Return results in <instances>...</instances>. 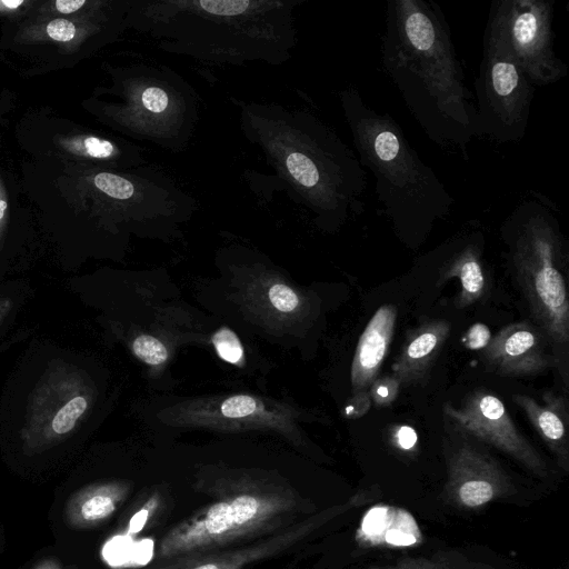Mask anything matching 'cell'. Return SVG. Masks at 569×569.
Wrapping results in <instances>:
<instances>
[{"instance_id":"f1b7e54d","label":"cell","mask_w":569,"mask_h":569,"mask_svg":"<svg viewBox=\"0 0 569 569\" xmlns=\"http://www.w3.org/2000/svg\"><path fill=\"white\" fill-rule=\"evenodd\" d=\"M387 516V510L385 508H375L369 511L365 521H363V530L368 533L376 532L381 529Z\"/></svg>"},{"instance_id":"8fae6325","label":"cell","mask_w":569,"mask_h":569,"mask_svg":"<svg viewBox=\"0 0 569 569\" xmlns=\"http://www.w3.org/2000/svg\"><path fill=\"white\" fill-rule=\"evenodd\" d=\"M397 320L393 305L381 306L361 333L351 365V386L355 392H366L385 361L391 345Z\"/></svg>"},{"instance_id":"30bf717a","label":"cell","mask_w":569,"mask_h":569,"mask_svg":"<svg viewBox=\"0 0 569 569\" xmlns=\"http://www.w3.org/2000/svg\"><path fill=\"white\" fill-rule=\"evenodd\" d=\"M445 413L469 433L502 449L527 455V442L519 433L503 402L493 393L476 390L460 407L443 405Z\"/></svg>"},{"instance_id":"2e32d148","label":"cell","mask_w":569,"mask_h":569,"mask_svg":"<svg viewBox=\"0 0 569 569\" xmlns=\"http://www.w3.org/2000/svg\"><path fill=\"white\" fill-rule=\"evenodd\" d=\"M512 401L526 413L538 433L551 446L561 447L567 439L568 408L565 396L552 391L543 395V405L533 398L516 393Z\"/></svg>"},{"instance_id":"7a4b0ae2","label":"cell","mask_w":569,"mask_h":569,"mask_svg":"<svg viewBox=\"0 0 569 569\" xmlns=\"http://www.w3.org/2000/svg\"><path fill=\"white\" fill-rule=\"evenodd\" d=\"M232 101L246 139L261 150L281 187L318 224L337 228L362 213L366 169L331 128L306 111Z\"/></svg>"},{"instance_id":"9a60e30c","label":"cell","mask_w":569,"mask_h":569,"mask_svg":"<svg viewBox=\"0 0 569 569\" xmlns=\"http://www.w3.org/2000/svg\"><path fill=\"white\" fill-rule=\"evenodd\" d=\"M122 497V489L114 483L82 488L66 503V520L72 528H90L110 517Z\"/></svg>"},{"instance_id":"d590c367","label":"cell","mask_w":569,"mask_h":569,"mask_svg":"<svg viewBox=\"0 0 569 569\" xmlns=\"http://www.w3.org/2000/svg\"><path fill=\"white\" fill-rule=\"evenodd\" d=\"M194 569H220V568L214 563H204Z\"/></svg>"},{"instance_id":"6da1fadb","label":"cell","mask_w":569,"mask_h":569,"mask_svg":"<svg viewBox=\"0 0 569 569\" xmlns=\"http://www.w3.org/2000/svg\"><path fill=\"white\" fill-rule=\"evenodd\" d=\"M381 66L428 138L466 153L479 137L477 110L437 3L387 2Z\"/></svg>"},{"instance_id":"d6986e66","label":"cell","mask_w":569,"mask_h":569,"mask_svg":"<svg viewBox=\"0 0 569 569\" xmlns=\"http://www.w3.org/2000/svg\"><path fill=\"white\" fill-rule=\"evenodd\" d=\"M132 351L140 360L151 366L161 365L168 359L166 346L149 335L138 336L132 342Z\"/></svg>"},{"instance_id":"7402d4cb","label":"cell","mask_w":569,"mask_h":569,"mask_svg":"<svg viewBox=\"0 0 569 569\" xmlns=\"http://www.w3.org/2000/svg\"><path fill=\"white\" fill-rule=\"evenodd\" d=\"M460 498L469 507H476L490 500L492 487L485 480H469L460 488Z\"/></svg>"},{"instance_id":"ba28073f","label":"cell","mask_w":569,"mask_h":569,"mask_svg":"<svg viewBox=\"0 0 569 569\" xmlns=\"http://www.w3.org/2000/svg\"><path fill=\"white\" fill-rule=\"evenodd\" d=\"M553 1L495 0L486 30L498 38L535 87L556 83L568 66L553 49Z\"/></svg>"},{"instance_id":"836d02e7","label":"cell","mask_w":569,"mask_h":569,"mask_svg":"<svg viewBox=\"0 0 569 569\" xmlns=\"http://www.w3.org/2000/svg\"><path fill=\"white\" fill-rule=\"evenodd\" d=\"M33 569H63L60 562L54 558H46L38 562Z\"/></svg>"},{"instance_id":"f546056e","label":"cell","mask_w":569,"mask_h":569,"mask_svg":"<svg viewBox=\"0 0 569 569\" xmlns=\"http://www.w3.org/2000/svg\"><path fill=\"white\" fill-rule=\"evenodd\" d=\"M395 437L398 446L405 450L413 448L418 440L416 430L410 426H399L396 430Z\"/></svg>"},{"instance_id":"277c9868","label":"cell","mask_w":569,"mask_h":569,"mask_svg":"<svg viewBox=\"0 0 569 569\" xmlns=\"http://www.w3.org/2000/svg\"><path fill=\"white\" fill-rule=\"evenodd\" d=\"M345 119L361 166L376 179V194L395 227L421 233L446 216L455 199L427 166L401 127L369 106L355 87L339 92Z\"/></svg>"},{"instance_id":"7c38bea8","label":"cell","mask_w":569,"mask_h":569,"mask_svg":"<svg viewBox=\"0 0 569 569\" xmlns=\"http://www.w3.org/2000/svg\"><path fill=\"white\" fill-rule=\"evenodd\" d=\"M262 500L250 495H241L231 501L213 505L204 518L190 527L178 546H194L216 539L229 531L251 525L266 511Z\"/></svg>"},{"instance_id":"3957f363","label":"cell","mask_w":569,"mask_h":569,"mask_svg":"<svg viewBox=\"0 0 569 569\" xmlns=\"http://www.w3.org/2000/svg\"><path fill=\"white\" fill-rule=\"evenodd\" d=\"M300 0H142L132 26L171 53L206 63L287 62L297 43Z\"/></svg>"},{"instance_id":"603a6c76","label":"cell","mask_w":569,"mask_h":569,"mask_svg":"<svg viewBox=\"0 0 569 569\" xmlns=\"http://www.w3.org/2000/svg\"><path fill=\"white\" fill-rule=\"evenodd\" d=\"M400 383L393 377L377 378L370 386V396L376 406H389L400 391Z\"/></svg>"},{"instance_id":"5b68a950","label":"cell","mask_w":569,"mask_h":569,"mask_svg":"<svg viewBox=\"0 0 569 569\" xmlns=\"http://www.w3.org/2000/svg\"><path fill=\"white\" fill-rule=\"evenodd\" d=\"M542 196L519 202L503 226L518 282L548 342L566 353L569 302L563 274L566 250L558 219Z\"/></svg>"},{"instance_id":"8d00e7d4","label":"cell","mask_w":569,"mask_h":569,"mask_svg":"<svg viewBox=\"0 0 569 569\" xmlns=\"http://www.w3.org/2000/svg\"><path fill=\"white\" fill-rule=\"evenodd\" d=\"M6 208H7L6 201L0 200V219L3 217Z\"/></svg>"},{"instance_id":"44dd1931","label":"cell","mask_w":569,"mask_h":569,"mask_svg":"<svg viewBox=\"0 0 569 569\" xmlns=\"http://www.w3.org/2000/svg\"><path fill=\"white\" fill-rule=\"evenodd\" d=\"M269 301L280 312H292L300 306L299 295L289 286L277 282L268 291Z\"/></svg>"},{"instance_id":"4316f807","label":"cell","mask_w":569,"mask_h":569,"mask_svg":"<svg viewBox=\"0 0 569 569\" xmlns=\"http://www.w3.org/2000/svg\"><path fill=\"white\" fill-rule=\"evenodd\" d=\"M111 546L110 550H112V552L110 559L114 563H122L127 560H131L133 543L130 539L118 537L111 542Z\"/></svg>"},{"instance_id":"4fadbf2b","label":"cell","mask_w":569,"mask_h":569,"mask_svg":"<svg viewBox=\"0 0 569 569\" xmlns=\"http://www.w3.org/2000/svg\"><path fill=\"white\" fill-rule=\"evenodd\" d=\"M450 332L443 320L423 323L408 335V339L393 365L392 377L400 383L412 385L426 376Z\"/></svg>"},{"instance_id":"e0dca14e","label":"cell","mask_w":569,"mask_h":569,"mask_svg":"<svg viewBox=\"0 0 569 569\" xmlns=\"http://www.w3.org/2000/svg\"><path fill=\"white\" fill-rule=\"evenodd\" d=\"M211 342L217 355L231 365L241 367L244 361V350L238 336L229 328L222 327L217 330Z\"/></svg>"},{"instance_id":"4dcf8cb0","label":"cell","mask_w":569,"mask_h":569,"mask_svg":"<svg viewBox=\"0 0 569 569\" xmlns=\"http://www.w3.org/2000/svg\"><path fill=\"white\" fill-rule=\"evenodd\" d=\"M386 540L389 543L398 545V546H409L412 545L416 539L413 536L405 533L400 530L392 529L386 535Z\"/></svg>"},{"instance_id":"484cf974","label":"cell","mask_w":569,"mask_h":569,"mask_svg":"<svg viewBox=\"0 0 569 569\" xmlns=\"http://www.w3.org/2000/svg\"><path fill=\"white\" fill-rule=\"evenodd\" d=\"M48 34L58 41H69L76 34L73 23L66 19H54L47 26Z\"/></svg>"},{"instance_id":"d6a6232c","label":"cell","mask_w":569,"mask_h":569,"mask_svg":"<svg viewBox=\"0 0 569 569\" xmlns=\"http://www.w3.org/2000/svg\"><path fill=\"white\" fill-rule=\"evenodd\" d=\"M84 3V0H57L56 8L62 13H71L80 9Z\"/></svg>"},{"instance_id":"e575fe53","label":"cell","mask_w":569,"mask_h":569,"mask_svg":"<svg viewBox=\"0 0 569 569\" xmlns=\"http://www.w3.org/2000/svg\"><path fill=\"white\" fill-rule=\"evenodd\" d=\"M2 4H4L6 7L10 8V9H16L17 7H19L20 4L23 3L22 0H2L1 1Z\"/></svg>"},{"instance_id":"9c48e42d","label":"cell","mask_w":569,"mask_h":569,"mask_svg":"<svg viewBox=\"0 0 569 569\" xmlns=\"http://www.w3.org/2000/svg\"><path fill=\"white\" fill-rule=\"evenodd\" d=\"M546 337L529 321L503 327L485 348L487 367L501 376L526 377L543 372L557 360L548 353Z\"/></svg>"},{"instance_id":"cb8c5ba5","label":"cell","mask_w":569,"mask_h":569,"mask_svg":"<svg viewBox=\"0 0 569 569\" xmlns=\"http://www.w3.org/2000/svg\"><path fill=\"white\" fill-rule=\"evenodd\" d=\"M87 153L101 160H109L120 154V149L111 141L97 137H88L83 140Z\"/></svg>"},{"instance_id":"ffe728a7","label":"cell","mask_w":569,"mask_h":569,"mask_svg":"<svg viewBox=\"0 0 569 569\" xmlns=\"http://www.w3.org/2000/svg\"><path fill=\"white\" fill-rule=\"evenodd\" d=\"M219 410L226 418H248L262 411V403L254 397L237 395L227 398Z\"/></svg>"},{"instance_id":"1f68e13d","label":"cell","mask_w":569,"mask_h":569,"mask_svg":"<svg viewBox=\"0 0 569 569\" xmlns=\"http://www.w3.org/2000/svg\"><path fill=\"white\" fill-rule=\"evenodd\" d=\"M148 516H149V511L147 509H142V510L138 511L130 520L129 532L130 533L139 532L143 528V526L148 519Z\"/></svg>"},{"instance_id":"8992f818","label":"cell","mask_w":569,"mask_h":569,"mask_svg":"<svg viewBox=\"0 0 569 569\" xmlns=\"http://www.w3.org/2000/svg\"><path fill=\"white\" fill-rule=\"evenodd\" d=\"M131 134L171 152L190 142L199 120V96L166 64L143 63L131 71L127 89Z\"/></svg>"},{"instance_id":"52a82bcc","label":"cell","mask_w":569,"mask_h":569,"mask_svg":"<svg viewBox=\"0 0 569 569\" xmlns=\"http://www.w3.org/2000/svg\"><path fill=\"white\" fill-rule=\"evenodd\" d=\"M535 88L502 42L485 29L475 82L479 136L499 143L520 141L527 131Z\"/></svg>"},{"instance_id":"ac0fdd59","label":"cell","mask_w":569,"mask_h":569,"mask_svg":"<svg viewBox=\"0 0 569 569\" xmlns=\"http://www.w3.org/2000/svg\"><path fill=\"white\" fill-rule=\"evenodd\" d=\"M88 402L86 398L78 396L69 400L64 407L60 408L51 421V429L56 435L62 436L71 431L77 420L87 410Z\"/></svg>"},{"instance_id":"d4e9b609","label":"cell","mask_w":569,"mask_h":569,"mask_svg":"<svg viewBox=\"0 0 569 569\" xmlns=\"http://www.w3.org/2000/svg\"><path fill=\"white\" fill-rule=\"evenodd\" d=\"M491 340L489 328L481 322L473 323L463 338V343L468 349L480 350L486 348Z\"/></svg>"},{"instance_id":"83f0119b","label":"cell","mask_w":569,"mask_h":569,"mask_svg":"<svg viewBox=\"0 0 569 569\" xmlns=\"http://www.w3.org/2000/svg\"><path fill=\"white\" fill-rule=\"evenodd\" d=\"M153 555V541L151 539H142L133 545L131 560L138 565H146Z\"/></svg>"},{"instance_id":"5bb4252c","label":"cell","mask_w":569,"mask_h":569,"mask_svg":"<svg viewBox=\"0 0 569 569\" xmlns=\"http://www.w3.org/2000/svg\"><path fill=\"white\" fill-rule=\"evenodd\" d=\"M467 240L457 243L455 250L440 268V281L458 278L460 290L456 297V306L465 308L480 300L486 291V277L481 263V243L478 233L470 234Z\"/></svg>"}]
</instances>
